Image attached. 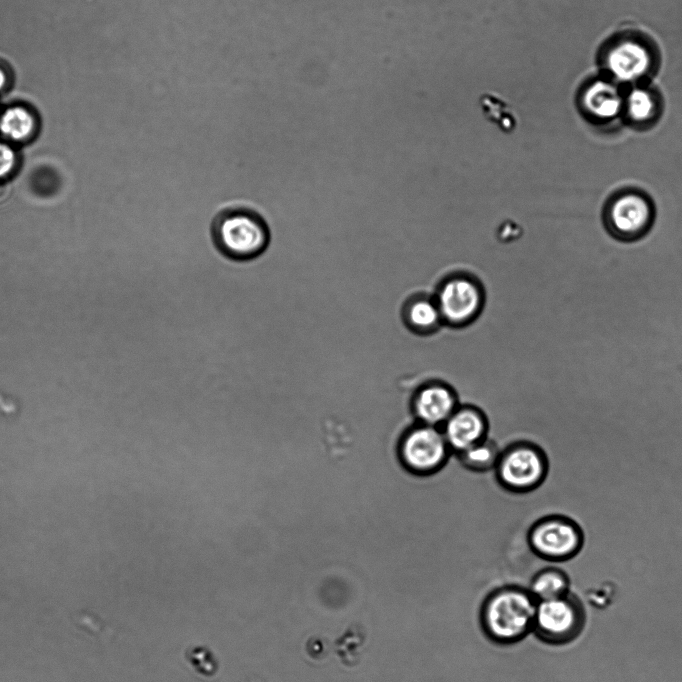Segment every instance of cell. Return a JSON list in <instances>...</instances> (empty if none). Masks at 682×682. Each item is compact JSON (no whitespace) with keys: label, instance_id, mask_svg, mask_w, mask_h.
<instances>
[{"label":"cell","instance_id":"2e32d148","mask_svg":"<svg viewBox=\"0 0 682 682\" xmlns=\"http://www.w3.org/2000/svg\"><path fill=\"white\" fill-rule=\"evenodd\" d=\"M501 450L489 437L456 454L459 462L468 470L485 472L495 468Z\"/></svg>","mask_w":682,"mask_h":682},{"label":"cell","instance_id":"9a60e30c","mask_svg":"<svg viewBox=\"0 0 682 682\" xmlns=\"http://www.w3.org/2000/svg\"><path fill=\"white\" fill-rule=\"evenodd\" d=\"M36 118L26 107L15 105L6 108L0 115V133L14 142L31 137L36 129Z\"/></svg>","mask_w":682,"mask_h":682},{"label":"cell","instance_id":"277c9868","mask_svg":"<svg viewBox=\"0 0 682 682\" xmlns=\"http://www.w3.org/2000/svg\"><path fill=\"white\" fill-rule=\"evenodd\" d=\"M586 622L587 613L582 600L570 592L537 603L532 633L545 644L563 646L578 639Z\"/></svg>","mask_w":682,"mask_h":682},{"label":"cell","instance_id":"8fae6325","mask_svg":"<svg viewBox=\"0 0 682 682\" xmlns=\"http://www.w3.org/2000/svg\"><path fill=\"white\" fill-rule=\"evenodd\" d=\"M436 304L443 320L460 326L477 316L482 305V293L473 280L456 277L443 284Z\"/></svg>","mask_w":682,"mask_h":682},{"label":"cell","instance_id":"30bf717a","mask_svg":"<svg viewBox=\"0 0 682 682\" xmlns=\"http://www.w3.org/2000/svg\"><path fill=\"white\" fill-rule=\"evenodd\" d=\"M664 110L663 93L652 81L624 87L620 119L629 127L650 129L658 123Z\"/></svg>","mask_w":682,"mask_h":682},{"label":"cell","instance_id":"ac0fdd59","mask_svg":"<svg viewBox=\"0 0 682 682\" xmlns=\"http://www.w3.org/2000/svg\"><path fill=\"white\" fill-rule=\"evenodd\" d=\"M406 315L409 326L421 333L432 331L442 319L437 304L426 299L411 303Z\"/></svg>","mask_w":682,"mask_h":682},{"label":"cell","instance_id":"3957f363","mask_svg":"<svg viewBox=\"0 0 682 682\" xmlns=\"http://www.w3.org/2000/svg\"><path fill=\"white\" fill-rule=\"evenodd\" d=\"M211 239L217 251L233 261L260 256L270 242L264 218L253 208L231 205L220 209L212 219Z\"/></svg>","mask_w":682,"mask_h":682},{"label":"cell","instance_id":"5b68a950","mask_svg":"<svg viewBox=\"0 0 682 682\" xmlns=\"http://www.w3.org/2000/svg\"><path fill=\"white\" fill-rule=\"evenodd\" d=\"M452 451L440 427L415 422L401 434L397 455L401 465L418 476L432 475L447 463Z\"/></svg>","mask_w":682,"mask_h":682},{"label":"cell","instance_id":"7c38bea8","mask_svg":"<svg viewBox=\"0 0 682 682\" xmlns=\"http://www.w3.org/2000/svg\"><path fill=\"white\" fill-rule=\"evenodd\" d=\"M459 405L454 388L440 380L420 385L411 398L415 422L440 428Z\"/></svg>","mask_w":682,"mask_h":682},{"label":"cell","instance_id":"d6986e66","mask_svg":"<svg viewBox=\"0 0 682 682\" xmlns=\"http://www.w3.org/2000/svg\"><path fill=\"white\" fill-rule=\"evenodd\" d=\"M16 154L13 148L0 141V178L7 176L14 169Z\"/></svg>","mask_w":682,"mask_h":682},{"label":"cell","instance_id":"52a82bcc","mask_svg":"<svg viewBox=\"0 0 682 682\" xmlns=\"http://www.w3.org/2000/svg\"><path fill=\"white\" fill-rule=\"evenodd\" d=\"M527 543L537 557L549 562H566L582 549L584 534L573 519L552 514L537 520L527 533Z\"/></svg>","mask_w":682,"mask_h":682},{"label":"cell","instance_id":"7a4b0ae2","mask_svg":"<svg viewBox=\"0 0 682 682\" xmlns=\"http://www.w3.org/2000/svg\"><path fill=\"white\" fill-rule=\"evenodd\" d=\"M537 603L528 588L505 585L493 589L479 610L482 632L498 645L522 641L533 632Z\"/></svg>","mask_w":682,"mask_h":682},{"label":"cell","instance_id":"e0dca14e","mask_svg":"<svg viewBox=\"0 0 682 682\" xmlns=\"http://www.w3.org/2000/svg\"><path fill=\"white\" fill-rule=\"evenodd\" d=\"M479 104L486 118L504 131L512 130L515 127L516 115L512 106L498 94H482Z\"/></svg>","mask_w":682,"mask_h":682},{"label":"cell","instance_id":"5bb4252c","mask_svg":"<svg viewBox=\"0 0 682 682\" xmlns=\"http://www.w3.org/2000/svg\"><path fill=\"white\" fill-rule=\"evenodd\" d=\"M570 586V578L564 570L547 567L534 574L528 589L539 602L567 595L571 592Z\"/></svg>","mask_w":682,"mask_h":682},{"label":"cell","instance_id":"ba28073f","mask_svg":"<svg viewBox=\"0 0 682 682\" xmlns=\"http://www.w3.org/2000/svg\"><path fill=\"white\" fill-rule=\"evenodd\" d=\"M606 226L621 240H636L650 229L654 219L651 200L642 192L621 191L607 203L604 212Z\"/></svg>","mask_w":682,"mask_h":682},{"label":"cell","instance_id":"6da1fadb","mask_svg":"<svg viewBox=\"0 0 682 682\" xmlns=\"http://www.w3.org/2000/svg\"><path fill=\"white\" fill-rule=\"evenodd\" d=\"M596 59L601 75L626 87L652 81L659 72L662 54L652 35L624 28L602 42Z\"/></svg>","mask_w":682,"mask_h":682},{"label":"cell","instance_id":"9c48e42d","mask_svg":"<svg viewBox=\"0 0 682 682\" xmlns=\"http://www.w3.org/2000/svg\"><path fill=\"white\" fill-rule=\"evenodd\" d=\"M623 89L600 73L591 76L577 89V109L589 123L607 125L621 118Z\"/></svg>","mask_w":682,"mask_h":682},{"label":"cell","instance_id":"ffe728a7","mask_svg":"<svg viewBox=\"0 0 682 682\" xmlns=\"http://www.w3.org/2000/svg\"><path fill=\"white\" fill-rule=\"evenodd\" d=\"M7 85V75L6 72L0 68V91H2Z\"/></svg>","mask_w":682,"mask_h":682},{"label":"cell","instance_id":"4fadbf2b","mask_svg":"<svg viewBox=\"0 0 682 682\" xmlns=\"http://www.w3.org/2000/svg\"><path fill=\"white\" fill-rule=\"evenodd\" d=\"M455 455L488 437L489 422L477 406L459 405L441 427Z\"/></svg>","mask_w":682,"mask_h":682},{"label":"cell","instance_id":"8992f818","mask_svg":"<svg viewBox=\"0 0 682 682\" xmlns=\"http://www.w3.org/2000/svg\"><path fill=\"white\" fill-rule=\"evenodd\" d=\"M499 484L512 492L537 489L548 473L544 450L530 441H518L501 450L494 468Z\"/></svg>","mask_w":682,"mask_h":682}]
</instances>
